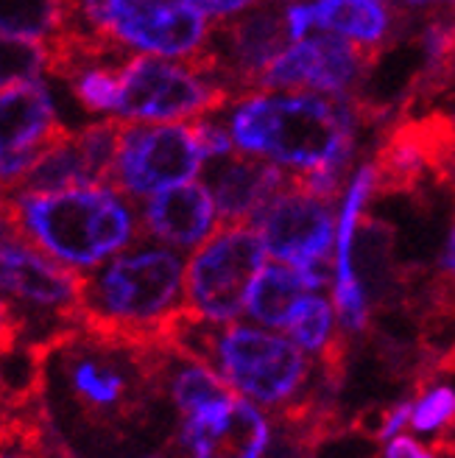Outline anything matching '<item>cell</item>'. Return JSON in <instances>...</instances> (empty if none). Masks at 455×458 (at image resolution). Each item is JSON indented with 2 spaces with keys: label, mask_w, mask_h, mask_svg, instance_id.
I'll use <instances>...</instances> for the list:
<instances>
[{
  "label": "cell",
  "mask_w": 455,
  "mask_h": 458,
  "mask_svg": "<svg viewBox=\"0 0 455 458\" xmlns=\"http://www.w3.org/2000/svg\"><path fill=\"white\" fill-rule=\"evenodd\" d=\"M42 366L56 372L67 408L96 433H121L140 425L163 388L165 344H134L76 330L42 347Z\"/></svg>",
  "instance_id": "obj_1"
},
{
  "label": "cell",
  "mask_w": 455,
  "mask_h": 458,
  "mask_svg": "<svg viewBox=\"0 0 455 458\" xmlns=\"http://www.w3.org/2000/svg\"><path fill=\"white\" fill-rule=\"evenodd\" d=\"M230 131L240 154L271 159L293 174L338 171L355 163L358 131L367 126L358 96L255 93L235 104Z\"/></svg>",
  "instance_id": "obj_2"
},
{
  "label": "cell",
  "mask_w": 455,
  "mask_h": 458,
  "mask_svg": "<svg viewBox=\"0 0 455 458\" xmlns=\"http://www.w3.org/2000/svg\"><path fill=\"white\" fill-rule=\"evenodd\" d=\"M0 216L9 235L29 241L73 271H93L121 255L143 233L126 193L84 185L54 193L0 191Z\"/></svg>",
  "instance_id": "obj_3"
},
{
  "label": "cell",
  "mask_w": 455,
  "mask_h": 458,
  "mask_svg": "<svg viewBox=\"0 0 455 458\" xmlns=\"http://www.w3.org/2000/svg\"><path fill=\"white\" fill-rule=\"evenodd\" d=\"M185 260L165 243H131L84 274L81 327L98 335L159 344L185 308Z\"/></svg>",
  "instance_id": "obj_4"
},
{
  "label": "cell",
  "mask_w": 455,
  "mask_h": 458,
  "mask_svg": "<svg viewBox=\"0 0 455 458\" xmlns=\"http://www.w3.org/2000/svg\"><path fill=\"white\" fill-rule=\"evenodd\" d=\"M163 341L210 363L240 397L271 411L299 400L310 380V358L293 338L238 322L215 325L188 308L171 318Z\"/></svg>",
  "instance_id": "obj_5"
},
{
  "label": "cell",
  "mask_w": 455,
  "mask_h": 458,
  "mask_svg": "<svg viewBox=\"0 0 455 458\" xmlns=\"http://www.w3.org/2000/svg\"><path fill=\"white\" fill-rule=\"evenodd\" d=\"M84 274L62 266L17 235L0 241V296L12 308L20 335L31 333V347L81 330Z\"/></svg>",
  "instance_id": "obj_6"
},
{
  "label": "cell",
  "mask_w": 455,
  "mask_h": 458,
  "mask_svg": "<svg viewBox=\"0 0 455 458\" xmlns=\"http://www.w3.org/2000/svg\"><path fill=\"white\" fill-rule=\"evenodd\" d=\"M265 243L255 224H221L185 268V308L207 322L230 325L265 266Z\"/></svg>",
  "instance_id": "obj_7"
},
{
  "label": "cell",
  "mask_w": 455,
  "mask_h": 458,
  "mask_svg": "<svg viewBox=\"0 0 455 458\" xmlns=\"http://www.w3.org/2000/svg\"><path fill=\"white\" fill-rule=\"evenodd\" d=\"M377 196H419L430 185L455 191V112L397 114L372 157Z\"/></svg>",
  "instance_id": "obj_8"
},
{
  "label": "cell",
  "mask_w": 455,
  "mask_h": 458,
  "mask_svg": "<svg viewBox=\"0 0 455 458\" xmlns=\"http://www.w3.org/2000/svg\"><path fill=\"white\" fill-rule=\"evenodd\" d=\"M235 101L232 89L188 62L140 54L121 67V101L115 118L131 123H176L201 118Z\"/></svg>",
  "instance_id": "obj_9"
},
{
  "label": "cell",
  "mask_w": 455,
  "mask_h": 458,
  "mask_svg": "<svg viewBox=\"0 0 455 458\" xmlns=\"http://www.w3.org/2000/svg\"><path fill=\"white\" fill-rule=\"evenodd\" d=\"M89 29L123 48L190 62L207 48L213 22L188 0H79Z\"/></svg>",
  "instance_id": "obj_10"
},
{
  "label": "cell",
  "mask_w": 455,
  "mask_h": 458,
  "mask_svg": "<svg viewBox=\"0 0 455 458\" xmlns=\"http://www.w3.org/2000/svg\"><path fill=\"white\" fill-rule=\"evenodd\" d=\"M204 146L196 123H154L126 121L112 188L129 199H151L168 188L193 182L201 171Z\"/></svg>",
  "instance_id": "obj_11"
},
{
  "label": "cell",
  "mask_w": 455,
  "mask_h": 458,
  "mask_svg": "<svg viewBox=\"0 0 455 458\" xmlns=\"http://www.w3.org/2000/svg\"><path fill=\"white\" fill-rule=\"evenodd\" d=\"M383 51L333 34L310 31L293 39L260 76V93L268 89H293V93L324 96H360V84L377 67Z\"/></svg>",
  "instance_id": "obj_12"
},
{
  "label": "cell",
  "mask_w": 455,
  "mask_h": 458,
  "mask_svg": "<svg viewBox=\"0 0 455 458\" xmlns=\"http://www.w3.org/2000/svg\"><path fill=\"white\" fill-rule=\"evenodd\" d=\"M268 249L282 263L305 268L310 263L335 260V201L318 199L293 182L271 199L252 221Z\"/></svg>",
  "instance_id": "obj_13"
},
{
  "label": "cell",
  "mask_w": 455,
  "mask_h": 458,
  "mask_svg": "<svg viewBox=\"0 0 455 458\" xmlns=\"http://www.w3.org/2000/svg\"><path fill=\"white\" fill-rule=\"evenodd\" d=\"M67 129L39 79L0 89V191H14Z\"/></svg>",
  "instance_id": "obj_14"
},
{
  "label": "cell",
  "mask_w": 455,
  "mask_h": 458,
  "mask_svg": "<svg viewBox=\"0 0 455 458\" xmlns=\"http://www.w3.org/2000/svg\"><path fill=\"white\" fill-rule=\"evenodd\" d=\"M176 442L185 458H263L271 428L257 403L238 394L213 411L181 420Z\"/></svg>",
  "instance_id": "obj_15"
},
{
  "label": "cell",
  "mask_w": 455,
  "mask_h": 458,
  "mask_svg": "<svg viewBox=\"0 0 455 458\" xmlns=\"http://www.w3.org/2000/svg\"><path fill=\"white\" fill-rule=\"evenodd\" d=\"M210 163L207 188L213 191L221 224H252L291 182L288 168L252 154H230Z\"/></svg>",
  "instance_id": "obj_16"
},
{
  "label": "cell",
  "mask_w": 455,
  "mask_h": 458,
  "mask_svg": "<svg viewBox=\"0 0 455 458\" xmlns=\"http://www.w3.org/2000/svg\"><path fill=\"white\" fill-rule=\"evenodd\" d=\"M143 233L179 251L198 249L218 229V208L207 182H185L146 201Z\"/></svg>",
  "instance_id": "obj_17"
},
{
  "label": "cell",
  "mask_w": 455,
  "mask_h": 458,
  "mask_svg": "<svg viewBox=\"0 0 455 458\" xmlns=\"http://www.w3.org/2000/svg\"><path fill=\"white\" fill-rule=\"evenodd\" d=\"M313 31H333L363 48L385 51L392 31L408 22V9L389 0H308Z\"/></svg>",
  "instance_id": "obj_18"
},
{
  "label": "cell",
  "mask_w": 455,
  "mask_h": 458,
  "mask_svg": "<svg viewBox=\"0 0 455 458\" xmlns=\"http://www.w3.org/2000/svg\"><path fill=\"white\" fill-rule=\"evenodd\" d=\"M163 388H168V397L173 400L181 420L204 414V411H213L238 397L235 388L226 383L210 363L181 352L171 347V344H165Z\"/></svg>",
  "instance_id": "obj_19"
},
{
  "label": "cell",
  "mask_w": 455,
  "mask_h": 458,
  "mask_svg": "<svg viewBox=\"0 0 455 458\" xmlns=\"http://www.w3.org/2000/svg\"><path fill=\"white\" fill-rule=\"evenodd\" d=\"M308 293L313 291L297 266L282 260L265 263L252 291H249L246 316L268 330H288L293 313H297Z\"/></svg>",
  "instance_id": "obj_20"
},
{
  "label": "cell",
  "mask_w": 455,
  "mask_h": 458,
  "mask_svg": "<svg viewBox=\"0 0 455 458\" xmlns=\"http://www.w3.org/2000/svg\"><path fill=\"white\" fill-rule=\"evenodd\" d=\"M79 17V0H0V34L6 37L48 42Z\"/></svg>",
  "instance_id": "obj_21"
},
{
  "label": "cell",
  "mask_w": 455,
  "mask_h": 458,
  "mask_svg": "<svg viewBox=\"0 0 455 458\" xmlns=\"http://www.w3.org/2000/svg\"><path fill=\"white\" fill-rule=\"evenodd\" d=\"M288 333L308 355H322L335 335V308H333V302L318 291L308 293L302 300V305L297 308V313H293Z\"/></svg>",
  "instance_id": "obj_22"
},
{
  "label": "cell",
  "mask_w": 455,
  "mask_h": 458,
  "mask_svg": "<svg viewBox=\"0 0 455 458\" xmlns=\"http://www.w3.org/2000/svg\"><path fill=\"white\" fill-rule=\"evenodd\" d=\"M48 71V42L0 34V89L34 81Z\"/></svg>",
  "instance_id": "obj_23"
},
{
  "label": "cell",
  "mask_w": 455,
  "mask_h": 458,
  "mask_svg": "<svg viewBox=\"0 0 455 458\" xmlns=\"http://www.w3.org/2000/svg\"><path fill=\"white\" fill-rule=\"evenodd\" d=\"M121 67L123 64H109V62H96L84 67L81 73L71 79L76 101L87 112L115 114L121 101Z\"/></svg>",
  "instance_id": "obj_24"
},
{
  "label": "cell",
  "mask_w": 455,
  "mask_h": 458,
  "mask_svg": "<svg viewBox=\"0 0 455 458\" xmlns=\"http://www.w3.org/2000/svg\"><path fill=\"white\" fill-rule=\"evenodd\" d=\"M419 388L422 392L414 400V411H411V430L419 433V437L434 433V439H439L455 425V392L452 386L434 383V380Z\"/></svg>",
  "instance_id": "obj_25"
},
{
  "label": "cell",
  "mask_w": 455,
  "mask_h": 458,
  "mask_svg": "<svg viewBox=\"0 0 455 458\" xmlns=\"http://www.w3.org/2000/svg\"><path fill=\"white\" fill-rule=\"evenodd\" d=\"M188 4L196 12H201L210 22H221V20H230V17L246 12V9L257 6L260 0H188Z\"/></svg>",
  "instance_id": "obj_26"
},
{
  "label": "cell",
  "mask_w": 455,
  "mask_h": 458,
  "mask_svg": "<svg viewBox=\"0 0 455 458\" xmlns=\"http://www.w3.org/2000/svg\"><path fill=\"white\" fill-rule=\"evenodd\" d=\"M383 458H442L434 447H425L419 439L408 437V433H400L392 442H385Z\"/></svg>",
  "instance_id": "obj_27"
},
{
  "label": "cell",
  "mask_w": 455,
  "mask_h": 458,
  "mask_svg": "<svg viewBox=\"0 0 455 458\" xmlns=\"http://www.w3.org/2000/svg\"><path fill=\"white\" fill-rule=\"evenodd\" d=\"M442 277L455 288V218H452V226H450V238H447V246H444V255H442Z\"/></svg>",
  "instance_id": "obj_28"
},
{
  "label": "cell",
  "mask_w": 455,
  "mask_h": 458,
  "mask_svg": "<svg viewBox=\"0 0 455 458\" xmlns=\"http://www.w3.org/2000/svg\"><path fill=\"white\" fill-rule=\"evenodd\" d=\"M434 450H436L439 455L455 458V425H452V430H447V433H444V437L434 439Z\"/></svg>",
  "instance_id": "obj_29"
},
{
  "label": "cell",
  "mask_w": 455,
  "mask_h": 458,
  "mask_svg": "<svg viewBox=\"0 0 455 458\" xmlns=\"http://www.w3.org/2000/svg\"><path fill=\"white\" fill-rule=\"evenodd\" d=\"M434 6H444L455 12V0H402V9H434Z\"/></svg>",
  "instance_id": "obj_30"
},
{
  "label": "cell",
  "mask_w": 455,
  "mask_h": 458,
  "mask_svg": "<svg viewBox=\"0 0 455 458\" xmlns=\"http://www.w3.org/2000/svg\"><path fill=\"white\" fill-rule=\"evenodd\" d=\"M4 226H6V224H4V216H0V229H4Z\"/></svg>",
  "instance_id": "obj_31"
},
{
  "label": "cell",
  "mask_w": 455,
  "mask_h": 458,
  "mask_svg": "<svg viewBox=\"0 0 455 458\" xmlns=\"http://www.w3.org/2000/svg\"><path fill=\"white\" fill-rule=\"evenodd\" d=\"M277 4H280V0H277ZM293 4H297V0H293Z\"/></svg>",
  "instance_id": "obj_32"
},
{
  "label": "cell",
  "mask_w": 455,
  "mask_h": 458,
  "mask_svg": "<svg viewBox=\"0 0 455 458\" xmlns=\"http://www.w3.org/2000/svg\"><path fill=\"white\" fill-rule=\"evenodd\" d=\"M59 458H64V455H59Z\"/></svg>",
  "instance_id": "obj_33"
}]
</instances>
